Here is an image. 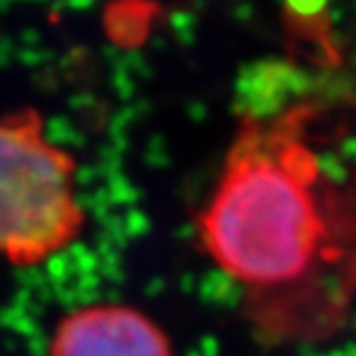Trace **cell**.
I'll list each match as a JSON object with an SVG mask.
<instances>
[{
    "instance_id": "1",
    "label": "cell",
    "mask_w": 356,
    "mask_h": 356,
    "mask_svg": "<svg viewBox=\"0 0 356 356\" xmlns=\"http://www.w3.org/2000/svg\"><path fill=\"white\" fill-rule=\"evenodd\" d=\"M320 165L304 145L299 115L251 122L230 147L198 218L202 248L223 274L253 290L290 285L327 241Z\"/></svg>"
},
{
    "instance_id": "2",
    "label": "cell",
    "mask_w": 356,
    "mask_h": 356,
    "mask_svg": "<svg viewBox=\"0 0 356 356\" xmlns=\"http://www.w3.org/2000/svg\"><path fill=\"white\" fill-rule=\"evenodd\" d=\"M76 163L44 134L37 113L0 118V260L33 267L81 237Z\"/></svg>"
},
{
    "instance_id": "3",
    "label": "cell",
    "mask_w": 356,
    "mask_h": 356,
    "mask_svg": "<svg viewBox=\"0 0 356 356\" xmlns=\"http://www.w3.org/2000/svg\"><path fill=\"white\" fill-rule=\"evenodd\" d=\"M49 356H175L168 333L127 304H88L56 324Z\"/></svg>"
},
{
    "instance_id": "4",
    "label": "cell",
    "mask_w": 356,
    "mask_h": 356,
    "mask_svg": "<svg viewBox=\"0 0 356 356\" xmlns=\"http://www.w3.org/2000/svg\"><path fill=\"white\" fill-rule=\"evenodd\" d=\"M290 5L301 14H315L324 7V0H290Z\"/></svg>"
}]
</instances>
